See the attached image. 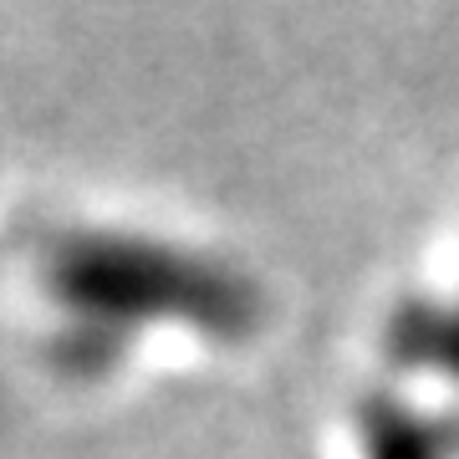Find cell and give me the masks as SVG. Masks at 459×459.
Returning <instances> with one entry per match:
<instances>
[{
  "label": "cell",
  "instance_id": "obj_2",
  "mask_svg": "<svg viewBox=\"0 0 459 459\" xmlns=\"http://www.w3.org/2000/svg\"><path fill=\"white\" fill-rule=\"evenodd\" d=\"M388 352L403 368H429L459 383V296L455 301H403L388 322Z\"/></svg>",
  "mask_w": 459,
  "mask_h": 459
},
{
  "label": "cell",
  "instance_id": "obj_3",
  "mask_svg": "<svg viewBox=\"0 0 459 459\" xmlns=\"http://www.w3.org/2000/svg\"><path fill=\"white\" fill-rule=\"evenodd\" d=\"M449 439L394 398H373L362 409V459H444Z\"/></svg>",
  "mask_w": 459,
  "mask_h": 459
},
{
  "label": "cell",
  "instance_id": "obj_1",
  "mask_svg": "<svg viewBox=\"0 0 459 459\" xmlns=\"http://www.w3.org/2000/svg\"><path fill=\"white\" fill-rule=\"evenodd\" d=\"M51 307L62 312L56 358L92 377L148 327H184L210 342H246L261 327V291L214 255L133 230H66L41 255Z\"/></svg>",
  "mask_w": 459,
  "mask_h": 459
}]
</instances>
